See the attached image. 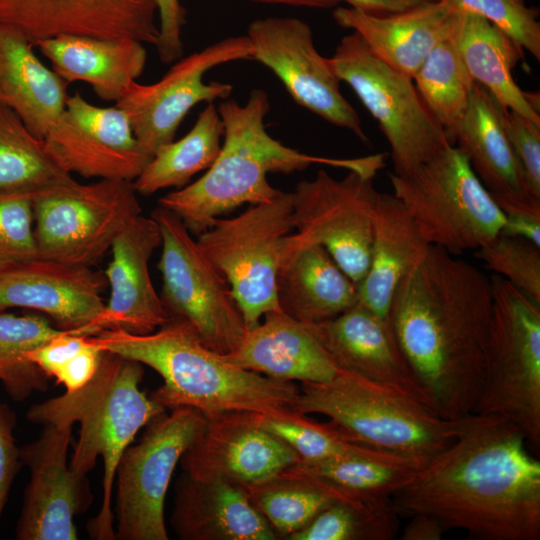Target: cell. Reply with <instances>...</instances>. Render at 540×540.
Wrapping results in <instances>:
<instances>
[{
  "mask_svg": "<svg viewBox=\"0 0 540 540\" xmlns=\"http://www.w3.org/2000/svg\"><path fill=\"white\" fill-rule=\"evenodd\" d=\"M490 277L429 245L398 284L388 319L431 408L458 420L474 413L486 369Z\"/></svg>",
  "mask_w": 540,
  "mask_h": 540,
  "instance_id": "cell-1",
  "label": "cell"
},
{
  "mask_svg": "<svg viewBox=\"0 0 540 540\" xmlns=\"http://www.w3.org/2000/svg\"><path fill=\"white\" fill-rule=\"evenodd\" d=\"M526 441L505 417L469 414L392 502L400 515L428 514L471 538L539 540L540 462Z\"/></svg>",
  "mask_w": 540,
  "mask_h": 540,
  "instance_id": "cell-2",
  "label": "cell"
},
{
  "mask_svg": "<svg viewBox=\"0 0 540 540\" xmlns=\"http://www.w3.org/2000/svg\"><path fill=\"white\" fill-rule=\"evenodd\" d=\"M217 109L224 126L217 159L198 180L158 200V205L181 218L191 234L198 236L237 207L266 202L279 195L282 191L268 182L270 173L289 174L324 164L375 176L385 166L383 154L329 158L285 146L266 130L270 103L262 89H253L243 105L225 99Z\"/></svg>",
  "mask_w": 540,
  "mask_h": 540,
  "instance_id": "cell-3",
  "label": "cell"
},
{
  "mask_svg": "<svg viewBox=\"0 0 540 540\" xmlns=\"http://www.w3.org/2000/svg\"><path fill=\"white\" fill-rule=\"evenodd\" d=\"M103 351L155 370L163 384L150 398L164 409L191 407L206 418L229 412L290 409L299 393L293 382L242 369L209 349L189 322L169 320L148 334L120 328L90 335Z\"/></svg>",
  "mask_w": 540,
  "mask_h": 540,
  "instance_id": "cell-4",
  "label": "cell"
},
{
  "mask_svg": "<svg viewBox=\"0 0 540 540\" xmlns=\"http://www.w3.org/2000/svg\"><path fill=\"white\" fill-rule=\"evenodd\" d=\"M142 364L104 351L92 380L79 390L32 405L27 419L33 423L80 424L70 469L80 477L103 460L101 506L87 524L97 540H116L112 493L118 462L139 430L165 409L140 390Z\"/></svg>",
  "mask_w": 540,
  "mask_h": 540,
  "instance_id": "cell-5",
  "label": "cell"
},
{
  "mask_svg": "<svg viewBox=\"0 0 540 540\" xmlns=\"http://www.w3.org/2000/svg\"><path fill=\"white\" fill-rule=\"evenodd\" d=\"M290 410L327 416L354 443L427 460L448 447L460 428V419L443 418L404 393L343 369L329 382H301Z\"/></svg>",
  "mask_w": 540,
  "mask_h": 540,
  "instance_id": "cell-6",
  "label": "cell"
},
{
  "mask_svg": "<svg viewBox=\"0 0 540 540\" xmlns=\"http://www.w3.org/2000/svg\"><path fill=\"white\" fill-rule=\"evenodd\" d=\"M393 195L429 245L458 256L498 236L505 216L465 154L448 146L406 175L388 174Z\"/></svg>",
  "mask_w": 540,
  "mask_h": 540,
  "instance_id": "cell-7",
  "label": "cell"
},
{
  "mask_svg": "<svg viewBox=\"0 0 540 540\" xmlns=\"http://www.w3.org/2000/svg\"><path fill=\"white\" fill-rule=\"evenodd\" d=\"M492 314L485 377L474 413L507 418L540 444V304L490 276Z\"/></svg>",
  "mask_w": 540,
  "mask_h": 540,
  "instance_id": "cell-8",
  "label": "cell"
},
{
  "mask_svg": "<svg viewBox=\"0 0 540 540\" xmlns=\"http://www.w3.org/2000/svg\"><path fill=\"white\" fill-rule=\"evenodd\" d=\"M327 60L378 122L390 146L394 174H409L450 146L413 79L379 59L358 33L344 36Z\"/></svg>",
  "mask_w": 540,
  "mask_h": 540,
  "instance_id": "cell-9",
  "label": "cell"
},
{
  "mask_svg": "<svg viewBox=\"0 0 540 540\" xmlns=\"http://www.w3.org/2000/svg\"><path fill=\"white\" fill-rule=\"evenodd\" d=\"M293 195L250 204L233 218H218L197 242L228 282L246 327L269 312L282 311L276 280L284 238L293 232ZM283 312V311H282Z\"/></svg>",
  "mask_w": 540,
  "mask_h": 540,
  "instance_id": "cell-10",
  "label": "cell"
},
{
  "mask_svg": "<svg viewBox=\"0 0 540 540\" xmlns=\"http://www.w3.org/2000/svg\"><path fill=\"white\" fill-rule=\"evenodd\" d=\"M132 181L74 178L33 194L34 232L40 258L91 266L115 237L142 214Z\"/></svg>",
  "mask_w": 540,
  "mask_h": 540,
  "instance_id": "cell-11",
  "label": "cell"
},
{
  "mask_svg": "<svg viewBox=\"0 0 540 540\" xmlns=\"http://www.w3.org/2000/svg\"><path fill=\"white\" fill-rule=\"evenodd\" d=\"M150 216L158 223L162 237L158 269L166 311L170 317L189 322L212 351L231 354L247 327L228 282L179 216L160 205Z\"/></svg>",
  "mask_w": 540,
  "mask_h": 540,
  "instance_id": "cell-12",
  "label": "cell"
},
{
  "mask_svg": "<svg viewBox=\"0 0 540 540\" xmlns=\"http://www.w3.org/2000/svg\"><path fill=\"white\" fill-rule=\"evenodd\" d=\"M374 176L349 170L336 179L320 169L292 192L293 232L282 249L323 246L338 266L358 285L371 255L374 223L381 192Z\"/></svg>",
  "mask_w": 540,
  "mask_h": 540,
  "instance_id": "cell-13",
  "label": "cell"
},
{
  "mask_svg": "<svg viewBox=\"0 0 540 540\" xmlns=\"http://www.w3.org/2000/svg\"><path fill=\"white\" fill-rule=\"evenodd\" d=\"M206 417L191 407L162 413L140 441L123 452L115 473L118 540H167L166 493L184 452L197 440Z\"/></svg>",
  "mask_w": 540,
  "mask_h": 540,
  "instance_id": "cell-14",
  "label": "cell"
},
{
  "mask_svg": "<svg viewBox=\"0 0 540 540\" xmlns=\"http://www.w3.org/2000/svg\"><path fill=\"white\" fill-rule=\"evenodd\" d=\"M253 48L247 35L232 36L175 61L157 82L137 81L115 103L127 116L143 151L150 157L174 140L188 112L202 102L228 99L231 84L203 76L214 67L238 60H252Z\"/></svg>",
  "mask_w": 540,
  "mask_h": 540,
  "instance_id": "cell-15",
  "label": "cell"
},
{
  "mask_svg": "<svg viewBox=\"0 0 540 540\" xmlns=\"http://www.w3.org/2000/svg\"><path fill=\"white\" fill-rule=\"evenodd\" d=\"M247 36L252 60L269 68L298 105L369 142L358 113L341 94V81L316 50L306 22L294 17L256 19Z\"/></svg>",
  "mask_w": 540,
  "mask_h": 540,
  "instance_id": "cell-16",
  "label": "cell"
},
{
  "mask_svg": "<svg viewBox=\"0 0 540 540\" xmlns=\"http://www.w3.org/2000/svg\"><path fill=\"white\" fill-rule=\"evenodd\" d=\"M42 142L59 168L84 178L133 182L151 159L119 107L91 104L79 92L68 96Z\"/></svg>",
  "mask_w": 540,
  "mask_h": 540,
  "instance_id": "cell-17",
  "label": "cell"
},
{
  "mask_svg": "<svg viewBox=\"0 0 540 540\" xmlns=\"http://www.w3.org/2000/svg\"><path fill=\"white\" fill-rule=\"evenodd\" d=\"M37 440L20 448L30 470L23 507L16 526L18 540H76V515L89 505L86 477L74 473L67 462L72 426L43 425Z\"/></svg>",
  "mask_w": 540,
  "mask_h": 540,
  "instance_id": "cell-18",
  "label": "cell"
},
{
  "mask_svg": "<svg viewBox=\"0 0 540 540\" xmlns=\"http://www.w3.org/2000/svg\"><path fill=\"white\" fill-rule=\"evenodd\" d=\"M206 420L179 462L194 479H225L246 489L300 462L292 448L257 423L254 412L229 411Z\"/></svg>",
  "mask_w": 540,
  "mask_h": 540,
  "instance_id": "cell-19",
  "label": "cell"
},
{
  "mask_svg": "<svg viewBox=\"0 0 540 540\" xmlns=\"http://www.w3.org/2000/svg\"><path fill=\"white\" fill-rule=\"evenodd\" d=\"M155 0H0V25L33 45L61 35L131 38L156 45Z\"/></svg>",
  "mask_w": 540,
  "mask_h": 540,
  "instance_id": "cell-20",
  "label": "cell"
},
{
  "mask_svg": "<svg viewBox=\"0 0 540 540\" xmlns=\"http://www.w3.org/2000/svg\"><path fill=\"white\" fill-rule=\"evenodd\" d=\"M103 275L89 266L36 258L0 272V312L25 308L41 312L63 330L95 335L105 302Z\"/></svg>",
  "mask_w": 540,
  "mask_h": 540,
  "instance_id": "cell-21",
  "label": "cell"
},
{
  "mask_svg": "<svg viewBox=\"0 0 540 540\" xmlns=\"http://www.w3.org/2000/svg\"><path fill=\"white\" fill-rule=\"evenodd\" d=\"M162 237L151 216L135 217L111 244L112 258L105 270L110 297L98 319L101 330L120 328L132 334H148L170 316L154 288L150 259Z\"/></svg>",
  "mask_w": 540,
  "mask_h": 540,
  "instance_id": "cell-22",
  "label": "cell"
},
{
  "mask_svg": "<svg viewBox=\"0 0 540 540\" xmlns=\"http://www.w3.org/2000/svg\"><path fill=\"white\" fill-rule=\"evenodd\" d=\"M304 324L339 368L395 389L431 408L389 320L356 304L332 319Z\"/></svg>",
  "mask_w": 540,
  "mask_h": 540,
  "instance_id": "cell-23",
  "label": "cell"
},
{
  "mask_svg": "<svg viewBox=\"0 0 540 540\" xmlns=\"http://www.w3.org/2000/svg\"><path fill=\"white\" fill-rule=\"evenodd\" d=\"M170 523L182 540H275L278 534L253 506L244 488L225 479L176 483Z\"/></svg>",
  "mask_w": 540,
  "mask_h": 540,
  "instance_id": "cell-24",
  "label": "cell"
},
{
  "mask_svg": "<svg viewBox=\"0 0 540 540\" xmlns=\"http://www.w3.org/2000/svg\"><path fill=\"white\" fill-rule=\"evenodd\" d=\"M456 11L441 2L400 12L368 14L350 7H337L338 25L358 33L379 59L413 78L429 53L448 38Z\"/></svg>",
  "mask_w": 540,
  "mask_h": 540,
  "instance_id": "cell-25",
  "label": "cell"
},
{
  "mask_svg": "<svg viewBox=\"0 0 540 540\" xmlns=\"http://www.w3.org/2000/svg\"><path fill=\"white\" fill-rule=\"evenodd\" d=\"M224 357L242 369L289 382H329L341 369L304 323L282 311L265 314Z\"/></svg>",
  "mask_w": 540,
  "mask_h": 540,
  "instance_id": "cell-26",
  "label": "cell"
},
{
  "mask_svg": "<svg viewBox=\"0 0 540 540\" xmlns=\"http://www.w3.org/2000/svg\"><path fill=\"white\" fill-rule=\"evenodd\" d=\"M68 84L82 81L104 101L118 102L142 75L147 51L131 38L61 35L35 44Z\"/></svg>",
  "mask_w": 540,
  "mask_h": 540,
  "instance_id": "cell-27",
  "label": "cell"
},
{
  "mask_svg": "<svg viewBox=\"0 0 540 540\" xmlns=\"http://www.w3.org/2000/svg\"><path fill=\"white\" fill-rule=\"evenodd\" d=\"M276 294L281 310L302 323L332 319L358 303L357 284L316 244L281 247Z\"/></svg>",
  "mask_w": 540,
  "mask_h": 540,
  "instance_id": "cell-28",
  "label": "cell"
},
{
  "mask_svg": "<svg viewBox=\"0 0 540 540\" xmlns=\"http://www.w3.org/2000/svg\"><path fill=\"white\" fill-rule=\"evenodd\" d=\"M454 146L465 154L496 203L539 199L530 193L522 166L506 134L503 106L479 83H474Z\"/></svg>",
  "mask_w": 540,
  "mask_h": 540,
  "instance_id": "cell-29",
  "label": "cell"
},
{
  "mask_svg": "<svg viewBox=\"0 0 540 540\" xmlns=\"http://www.w3.org/2000/svg\"><path fill=\"white\" fill-rule=\"evenodd\" d=\"M33 46L20 32L0 25V102L42 140L65 109L69 84Z\"/></svg>",
  "mask_w": 540,
  "mask_h": 540,
  "instance_id": "cell-30",
  "label": "cell"
},
{
  "mask_svg": "<svg viewBox=\"0 0 540 540\" xmlns=\"http://www.w3.org/2000/svg\"><path fill=\"white\" fill-rule=\"evenodd\" d=\"M452 36L474 82L503 107L540 124L539 94L523 91L512 75L524 49L485 18L468 12H456Z\"/></svg>",
  "mask_w": 540,
  "mask_h": 540,
  "instance_id": "cell-31",
  "label": "cell"
},
{
  "mask_svg": "<svg viewBox=\"0 0 540 540\" xmlns=\"http://www.w3.org/2000/svg\"><path fill=\"white\" fill-rule=\"evenodd\" d=\"M429 244L401 201L381 193L367 272L358 286L359 305L388 319L394 292Z\"/></svg>",
  "mask_w": 540,
  "mask_h": 540,
  "instance_id": "cell-32",
  "label": "cell"
},
{
  "mask_svg": "<svg viewBox=\"0 0 540 540\" xmlns=\"http://www.w3.org/2000/svg\"><path fill=\"white\" fill-rule=\"evenodd\" d=\"M426 462L366 446L346 456L298 465L353 499L372 502L392 498Z\"/></svg>",
  "mask_w": 540,
  "mask_h": 540,
  "instance_id": "cell-33",
  "label": "cell"
},
{
  "mask_svg": "<svg viewBox=\"0 0 540 540\" xmlns=\"http://www.w3.org/2000/svg\"><path fill=\"white\" fill-rule=\"evenodd\" d=\"M245 491L278 536L285 538L304 528L334 502L362 503L298 463Z\"/></svg>",
  "mask_w": 540,
  "mask_h": 540,
  "instance_id": "cell-34",
  "label": "cell"
},
{
  "mask_svg": "<svg viewBox=\"0 0 540 540\" xmlns=\"http://www.w3.org/2000/svg\"><path fill=\"white\" fill-rule=\"evenodd\" d=\"M223 135L218 109L208 103L185 136L156 151L133 181L135 190L149 196L163 189L186 186L194 175L209 169L217 159Z\"/></svg>",
  "mask_w": 540,
  "mask_h": 540,
  "instance_id": "cell-35",
  "label": "cell"
},
{
  "mask_svg": "<svg viewBox=\"0 0 540 540\" xmlns=\"http://www.w3.org/2000/svg\"><path fill=\"white\" fill-rule=\"evenodd\" d=\"M412 79L426 108L454 146L475 82L452 34L434 47Z\"/></svg>",
  "mask_w": 540,
  "mask_h": 540,
  "instance_id": "cell-36",
  "label": "cell"
},
{
  "mask_svg": "<svg viewBox=\"0 0 540 540\" xmlns=\"http://www.w3.org/2000/svg\"><path fill=\"white\" fill-rule=\"evenodd\" d=\"M72 179L48 156L42 140L0 102V192L34 194Z\"/></svg>",
  "mask_w": 540,
  "mask_h": 540,
  "instance_id": "cell-37",
  "label": "cell"
},
{
  "mask_svg": "<svg viewBox=\"0 0 540 540\" xmlns=\"http://www.w3.org/2000/svg\"><path fill=\"white\" fill-rule=\"evenodd\" d=\"M65 331L39 315L0 312V381L14 400L46 389L48 377L26 355Z\"/></svg>",
  "mask_w": 540,
  "mask_h": 540,
  "instance_id": "cell-38",
  "label": "cell"
},
{
  "mask_svg": "<svg viewBox=\"0 0 540 540\" xmlns=\"http://www.w3.org/2000/svg\"><path fill=\"white\" fill-rule=\"evenodd\" d=\"M392 498L372 502L337 501L288 540H391L399 529Z\"/></svg>",
  "mask_w": 540,
  "mask_h": 540,
  "instance_id": "cell-39",
  "label": "cell"
},
{
  "mask_svg": "<svg viewBox=\"0 0 540 540\" xmlns=\"http://www.w3.org/2000/svg\"><path fill=\"white\" fill-rule=\"evenodd\" d=\"M254 417L261 427L292 448L300 462L338 458L366 447L352 442L331 421L318 423L290 409L254 412Z\"/></svg>",
  "mask_w": 540,
  "mask_h": 540,
  "instance_id": "cell-40",
  "label": "cell"
},
{
  "mask_svg": "<svg viewBox=\"0 0 540 540\" xmlns=\"http://www.w3.org/2000/svg\"><path fill=\"white\" fill-rule=\"evenodd\" d=\"M474 256L540 304V246L520 236L500 233L475 250Z\"/></svg>",
  "mask_w": 540,
  "mask_h": 540,
  "instance_id": "cell-41",
  "label": "cell"
},
{
  "mask_svg": "<svg viewBox=\"0 0 540 540\" xmlns=\"http://www.w3.org/2000/svg\"><path fill=\"white\" fill-rule=\"evenodd\" d=\"M456 12L479 15L540 60L539 9L525 0H440Z\"/></svg>",
  "mask_w": 540,
  "mask_h": 540,
  "instance_id": "cell-42",
  "label": "cell"
},
{
  "mask_svg": "<svg viewBox=\"0 0 540 540\" xmlns=\"http://www.w3.org/2000/svg\"><path fill=\"white\" fill-rule=\"evenodd\" d=\"M33 194L0 192V272L39 257Z\"/></svg>",
  "mask_w": 540,
  "mask_h": 540,
  "instance_id": "cell-43",
  "label": "cell"
},
{
  "mask_svg": "<svg viewBox=\"0 0 540 540\" xmlns=\"http://www.w3.org/2000/svg\"><path fill=\"white\" fill-rule=\"evenodd\" d=\"M503 125L529 191L540 199V124L503 107Z\"/></svg>",
  "mask_w": 540,
  "mask_h": 540,
  "instance_id": "cell-44",
  "label": "cell"
},
{
  "mask_svg": "<svg viewBox=\"0 0 540 540\" xmlns=\"http://www.w3.org/2000/svg\"><path fill=\"white\" fill-rule=\"evenodd\" d=\"M155 1L159 25V38L155 46L160 61L171 64L183 57L182 31L186 10L180 0Z\"/></svg>",
  "mask_w": 540,
  "mask_h": 540,
  "instance_id": "cell-45",
  "label": "cell"
},
{
  "mask_svg": "<svg viewBox=\"0 0 540 540\" xmlns=\"http://www.w3.org/2000/svg\"><path fill=\"white\" fill-rule=\"evenodd\" d=\"M88 334L65 331L28 352L27 359L47 377H54L87 343Z\"/></svg>",
  "mask_w": 540,
  "mask_h": 540,
  "instance_id": "cell-46",
  "label": "cell"
},
{
  "mask_svg": "<svg viewBox=\"0 0 540 540\" xmlns=\"http://www.w3.org/2000/svg\"><path fill=\"white\" fill-rule=\"evenodd\" d=\"M16 418L13 411L0 403V519L13 481L22 464L20 448L16 445L14 428Z\"/></svg>",
  "mask_w": 540,
  "mask_h": 540,
  "instance_id": "cell-47",
  "label": "cell"
},
{
  "mask_svg": "<svg viewBox=\"0 0 540 540\" xmlns=\"http://www.w3.org/2000/svg\"><path fill=\"white\" fill-rule=\"evenodd\" d=\"M505 216L500 233L520 236L540 246V199L530 198L496 203Z\"/></svg>",
  "mask_w": 540,
  "mask_h": 540,
  "instance_id": "cell-48",
  "label": "cell"
},
{
  "mask_svg": "<svg viewBox=\"0 0 540 540\" xmlns=\"http://www.w3.org/2000/svg\"><path fill=\"white\" fill-rule=\"evenodd\" d=\"M104 351L94 344L90 336L86 345L74 355L55 376L66 392H74L88 384L95 376Z\"/></svg>",
  "mask_w": 540,
  "mask_h": 540,
  "instance_id": "cell-49",
  "label": "cell"
},
{
  "mask_svg": "<svg viewBox=\"0 0 540 540\" xmlns=\"http://www.w3.org/2000/svg\"><path fill=\"white\" fill-rule=\"evenodd\" d=\"M411 521L405 526L401 540H440L445 529L433 516L416 513L411 515Z\"/></svg>",
  "mask_w": 540,
  "mask_h": 540,
  "instance_id": "cell-50",
  "label": "cell"
},
{
  "mask_svg": "<svg viewBox=\"0 0 540 540\" xmlns=\"http://www.w3.org/2000/svg\"><path fill=\"white\" fill-rule=\"evenodd\" d=\"M439 0H340L350 8L368 14H387L411 9Z\"/></svg>",
  "mask_w": 540,
  "mask_h": 540,
  "instance_id": "cell-51",
  "label": "cell"
},
{
  "mask_svg": "<svg viewBox=\"0 0 540 540\" xmlns=\"http://www.w3.org/2000/svg\"><path fill=\"white\" fill-rule=\"evenodd\" d=\"M257 2L270 3V4H283L300 7L311 8H333L336 7L340 0H253Z\"/></svg>",
  "mask_w": 540,
  "mask_h": 540,
  "instance_id": "cell-52",
  "label": "cell"
}]
</instances>
